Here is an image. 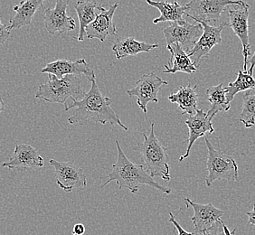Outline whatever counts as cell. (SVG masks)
Wrapping results in <instances>:
<instances>
[{"mask_svg": "<svg viewBox=\"0 0 255 235\" xmlns=\"http://www.w3.org/2000/svg\"><path fill=\"white\" fill-rule=\"evenodd\" d=\"M91 83L92 87L88 93H85L84 98L74 100L71 105L64 108L66 112L70 109H74V113L68 118V123L71 125L83 121H94L103 125L110 123L113 126L119 125L126 131L128 130V127L122 122L118 114L112 108L113 100L101 93L96 79Z\"/></svg>", "mask_w": 255, "mask_h": 235, "instance_id": "cell-1", "label": "cell"}, {"mask_svg": "<svg viewBox=\"0 0 255 235\" xmlns=\"http://www.w3.org/2000/svg\"><path fill=\"white\" fill-rule=\"evenodd\" d=\"M116 145L118 151L117 160L113 165V171L108 174V180L103 184L102 188L107 186L109 183L115 181L118 185L119 189L127 188L133 194L137 193L142 185L151 186L164 193L165 195L171 194V189L155 181L148 175L142 165H137L130 161L123 152L118 140H116Z\"/></svg>", "mask_w": 255, "mask_h": 235, "instance_id": "cell-2", "label": "cell"}, {"mask_svg": "<svg viewBox=\"0 0 255 235\" xmlns=\"http://www.w3.org/2000/svg\"><path fill=\"white\" fill-rule=\"evenodd\" d=\"M143 140L137 143L134 150L138 152L141 157V161L144 168L151 177L158 176L164 181H170L171 176L169 171V157L167 150L162 144L156 134L155 125L151 123L149 135L142 133Z\"/></svg>", "mask_w": 255, "mask_h": 235, "instance_id": "cell-3", "label": "cell"}, {"mask_svg": "<svg viewBox=\"0 0 255 235\" xmlns=\"http://www.w3.org/2000/svg\"><path fill=\"white\" fill-rule=\"evenodd\" d=\"M83 78L81 75H66L64 78L57 79L48 74V81L40 84L35 98L51 103L64 104L67 106L66 101L71 99L82 100L85 95L83 86Z\"/></svg>", "mask_w": 255, "mask_h": 235, "instance_id": "cell-4", "label": "cell"}, {"mask_svg": "<svg viewBox=\"0 0 255 235\" xmlns=\"http://www.w3.org/2000/svg\"><path fill=\"white\" fill-rule=\"evenodd\" d=\"M205 142L207 147L206 168L208 171L206 177V186L210 187L214 182L219 179L237 181L238 166L236 160L225 152L215 148L206 136Z\"/></svg>", "mask_w": 255, "mask_h": 235, "instance_id": "cell-5", "label": "cell"}, {"mask_svg": "<svg viewBox=\"0 0 255 235\" xmlns=\"http://www.w3.org/2000/svg\"><path fill=\"white\" fill-rule=\"evenodd\" d=\"M244 1L232 0H192L185 5L186 15L196 22H216L222 13L231 5H240Z\"/></svg>", "mask_w": 255, "mask_h": 235, "instance_id": "cell-6", "label": "cell"}, {"mask_svg": "<svg viewBox=\"0 0 255 235\" xmlns=\"http://www.w3.org/2000/svg\"><path fill=\"white\" fill-rule=\"evenodd\" d=\"M163 85H168V83L155 74V72L143 74L136 82L135 87L128 90V96L136 97L138 107L147 114L148 103H158L157 95Z\"/></svg>", "mask_w": 255, "mask_h": 235, "instance_id": "cell-7", "label": "cell"}, {"mask_svg": "<svg viewBox=\"0 0 255 235\" xmlns=\"http://www.w3.org/2000/svg\"><path fill=\"white\" fill-rule=\"evenodd\" d=\"M236 8H228L229 22L228 25L234 30L236 36L240 39L243 46V55H244V69L245 73L248 72L247 64L248 58L251 54L250 36H249V8L250 5L246 2L242 5H236Z\"/></svg>", "mask_w": 255, "mask_h": 235, "instance_id": "cell-8", "label": "cell"}, {"mask_svg": "<svg viewBox=\"0 0 255 235\" xmlns=\"http://www.w3.org/2000/svg\"><path fill=\"white\" fill-rule=\"evenodd\" d=\"M49 164L54 167L56 183L64 191L70 193L74 188H84L87 179L84 169L74 162H61L50 159Z\"/></svg>", "mask_w": 255, "mask_h": 235, "instance_id": "cell-9", "label": "cell"}, {"mask_svg": "<svg viewBox=\"0 0 255 235\" xmlns=\"http://www.w3.org/2000/svg\"><path fill=\"white\" fill-rule=\"evenodd\" d=\"M203 34L200 24L191 25L187 22L184 25L171 23L163 30V34L167 42V46L178 44L187 54L191 51Z\"/></svg>", "mask_w": 255, "mask_h": 235, "instance_id": "cell-10", "label": "cell"}, {"mask_svg": "<svg viewBox=\"0 0 255 235\" xmlns=\"http://www.w3.org/2000/svg\"><path fill=\"white\" fill-rule=\"evenodd\" d=\"M203 27V34L201 37L195 44L194 48L187 54L188 57L191 59L193 64L196 68L199 65L201 59L205 56H209L210 51L214 46L222 43V32L226 26H228L227 22L222 23L218 26H212L205 22H197Z\"/></svg>", "mask_w": 255, "mask_h": 235, "instance_id": "cell-11", "label": "cell"}, {"mask_svg": "<svg viewBox=\"0 0 255 235\" xmlns=\"http://www.w3.org/2000/svg\"><path fill=\"white\" fill-rule=\"evenodd\" d=\"M68 5V0H57L54 7L44 10V27L50 34H64L75 29V21L66 13Z\"/></svg>", "mask_w": 255, "mask_h": 235, "instance_id": "cell-12", "label": "cell"}, {"mask_svg": "<svg viewBox=\"0 0 255 235\" xmlns=\"http://www.w3.org/2000/svg\"><path fill=\"white\" fill-rule=\"evenodd\" d=\"M42 74L54 75L57 79L64 78L66 75H84L92 82L96 79L94 70L90 68L85 59H78L77 61L72 60H57L46 64L44 68L41 70Z\"/></svg>", "mask_w": 255, "mask_h": 235, "instance_id": "cell-13", "label": "cell"}, {"mask_svg": "<svg viewBox=\"0 0 255 235\" xmlns=\"http://www.w3.org/2000/svg\"><path fill=\"white\" fill-rule=\"evenodd\" d=\"M119 6V3L111 5L108 9L103 8L99 5L98 9L101 13L96 15L94 22L85 28V34L88 39H98L103 43L109 35H115L117 34V29L113 21V16L115 11Z\"/></svg>", "mask_w": 255, "mask_h": 235, "instance_id": "cell-14", "label": "cell"}, {"mask_svg": "<svg viewBox=\"0 0 255 235\" xmlns=\"http://www.w3.org/2000/svg\"><path fill=\"white\" fill-rule=\"evenodd\" d=\"M185 202L187 207L190 205L195 213L191 220L196 235H203L205 232L211 229L218 221L222 220V216H224V212L212 204L201 205L191 201L188 198H185Z\"/></svg>", "mask_w": 255, "mask_h": 235, "instance_id": "cell-15", "label": "cell"}, {"mask_svg": "<svg viewBox=\"0 0 255 235\" xmlns=\"http://www.w3.org/2000/svg\"><path fill=\"white\" fill-rule=\"evenodd\" d=\"M213 118L207 115L202 109H197L196 114L193 116H188L185 120V124L187 125L189 130V136L187 138V150L186 153L180 157L179 162L185 160L190 154L192 147L194 143L201 137H206V134H212L215 131V128L212 124Z\"/></svg>", "mask_w": 255, "mask_h": 235, "instance_id": "cell-16", "label": "cell"}, {"mask_svg": "<svg viewBox=\"0 0 255 235\" xmlns=\"http://www.w3.org/2000/svg\"><path fill=\"white\" fill-rule=\"evenodd\" d=\"M44 158L34 147L27 144H18L8 161L1 166L9 169L15 168H39L44 167Z\"/></svg>", "mask_w": 255, "mask_h": 235, "instance_id": "cell-17", "label": "cell"}, {"mask_svg": "<svg viewBox=\"0 0 255 235\" xmlns=\"http://www.w3.org/2000/svg\"><path fill=\"white\" fill-rule=\"evenodd\" d=\"M196 89L197 85L191 86L190 84H187V86H180L176 92L168 96V100L170 103L177 104L182 114L193 116L196 114L199 102Z\"/></svg>", "mask_w": 255, "mask_h": 235, "instance_id": "cell-18", "label": "cell"}, {"mask_svg": "<svg viewBox=\"0 0 255 235\" xmlns=\"http://www.w3.org/2000/svg\"><path fill=\"white\" fill-rule=\"evenodd\" d=\"M147 3L153 7H156L160 15L153 20V24H158L161 22L177 23L178 25H184L187 20L183 18V15L186 13L185 5H181L177 1L167 2V1H153L147 0Z\"/></svg>", "mask_w": 255, "mask_h": 235, "instance_id": "cell-19", "label": "cell"}, {"mask_svg": "<svg viewBox=\"0 0 255 235\" xmlns=\"http://www.w3.org/2000/svg\"><path fill=\"white\" fill-rule=\"evenodd\" d=\"M167 49L170 52L171 57L168 64L164 65V74H174L180 72L188 74L196 73L197 68L179 44H172L167 46Z\"/></svg>", "mask_w": 255, "mask_h": 235, "instance_id": "cell-20", "label": "cell"}, {"mask_svg": "<svg viewBox=\"0 0 255 235\" xmlns=\"http://www.w3.org/2000/svg\"><path fill=\"white\" fill-rule=\"evenodd\" d=\"M43 0L21 1L18 5L14 6L15 15L9 20V29H19L32 23L34 15L40 7L43 6Z\"/></svg>", "mask_w": 255, "mask_h": 235, "instance_id": "cell-21", "label": "cell"}, {"mask_svg": "<svg viewBox=\"0 0 255 235\" xmlns=\"http://www.w3.org/2000/svg\"><path fill=\"white\" fill-rule=\"evenodd\" d=\"M158 47L157 44H147L139 42L132 37L119 39L113 44V51L118 60L127 56H135L141 53H149Z\"/></svg>", "mask_w": 255, "mask_h": 235, "instance_id": "cell-22", "label": "cell"}, {"mask_svg": "<svg viewBox=\"0 0 255 235\" xmlns=\"http://www.w3.org/2000/svg\"><path fill=\"white\" fill-rule=\"evenodd\" d=\"M206 96L208 102L211 103V108L207 112V115L214 118L217 113H226L230 110V103L226 98V87L220 84L206 89Z\"/></svg>", "mask_w": 255, "mask_h": 235, "instance_id": "cell-23", "label": "cell"}, {"mask_svg": "<svg viewBox=\"0 0 255 235\" xmlns=\"http://www.w3.org/2000/svg\"><path fill=\"white\" fill-rule=\"evenodd\" d=\"M98 3L94 1H77L74 4V8L78 15L80 24V29L77 37V40L80 42L84 40L85 28L95 19V9H98Z\"/></svg>", "mask_w": 255, "mask_h": 235, "instance_id": "cell-24", "label": "cell"}, {"mask_svg": "<svg viewBox=\"0 0 255 235\" xmlns=\"http://www.w3.org/2000/svg\"><path fill=\"white\" fill-rule=\"evenodd\" d=\"M255 89V79L254 75L248 72L245 73L238 71L236 82L230 83L226 87V98L228 103H231L236 94L240 92H250V90Z\"/></svg>", "mask_w": 255, "mask_h": 235, "instance_id": "cell-25", "label": "cell"}, {"mask_svg": "<svg viewBox=\"0 0 255 235\" xmlns=\"http://www.w3.org/2000/svg\"><path fill=\"white\" fill-rule=\"evenodd\" d=\"M238 120L250 128L255 125V94L246 92L243 98V106Z\"/></svg>", "mask_w": 255, "mask_h": 235, "instance_id": "cell-26", "label": "cell"}, {"mask_svg": "<svg viewBox=\"0 0 255 235\" xmlns=\"http://www.w3.org/2000/svg\"><path fill=\"white\" fill-rule=\"evenodd\" d=\"M203 235H226L224 231V222L218 221L211 229L205 232Z\"/></svg>", "mask_w": 255, "mask_h": 235, "instance_id": "cell-27", "label": "cell"}, {"mask_svg": "<svg viewBox=\"0 0 255 235\" xmlns=\"http://www.w3.org/2000/svg\"><path fill=\"white\" fill-rule=\"evenodd\" d=\"M169 222L171 223L172 225H174L175 226V231H174V234L177 235H196L195 233H187V231L184 230L182 228L180 225L178 224V222L176 221L174 216L172 215V213H169Z\"/></svg>", "mask_w": 255, "mask_h": 235, "instance_id": "cell-28", "label": "cell"}, {"mask_svg": "<svg viewBox=\"0 0 255 235\" xmlns=\"http://www.w3.org/2000/svg\"><path fill=\"white\" fill-rule=\"evenodd\" d=\"M11 30L9 29V26L4 25L0 18V44H3L7 41L9 38Z\"/></svg>", "mask_w": 255, "mask_h": 235, "instance_id": "cell-29", "label": "cell"}, {"mask_svg": "<svg viewBox=\"0 0 255 235\" xmlns=\"http://www.w3.org/2000/svg\"><path fill=\"white\" fill-rule=\"evenodd\" d=\"M73 233H74V235H83L85 233V227L82 224H77L74 226Z\"/></svg>", "mask_w": 255, "mask_h": 235, "instance_id": "cell-30", "label": "cell"}, {"mask_svg": "<svg viewBox=\"0 0 255 235\" xmlns=\"http://www.w3.org/2000/svg\"><path fill=\"white\" fill-rule=\"evenodd\" d=\"M246 215L249 217L248 224L251 226H255V204L254 205V208L251 212H247Z\"/></svg>", "mask_w": 255, "mask_h": 235, "instance_id": "cell-31", "label": "cell"}, {"mask_svg": "<svg viewBox=\"0 0 255 235\" xmlns=\"http://www.w3.org/2000/svg\"><path fill=\"white\" fill-rule=\"evenodd\" d=\"M248 63H250L251 64V67L250 69L248 70V73L250 74H254V69H255V54L252 55V57L248 60Z\"/></svg>", "mask_w": 255, "mask_h": 235, "instance_id": "cell-32", "label": "cell"}, {"mask_svg": "<svg viewBox=\"0 0 255 235\" xmlns=\"http://www.w3.org/2000/svg\"><path fill=\"white\" fill-rule=\"evenodd\" d=\"M224 231H225V234H226V235H236V228H235L234 230L231 232V231L228 229V227L226 226V224H225V223H224Z\"/></svg>", "mask_w": 255, "mask_h": 235, "instance_id": "cell-33", "label": "cell"}, {"mask_svg": "<svg viewBox=\"0 0 255 235\" xmlns=\"http://www.w3.org/2000/svg\"><path fill=\"white\" fill-rule=\"evenodd\" d=\"M5 110V103L3 102V100L0 98V113H2Z\"/></svg>", "mask_w": 255, "mask_h": 235, "instance_id": "cell-34", "label": "cell"}, {"mask_svg": "<svg viewBox=\"0 0 255 235\" xmlns=\"http://www.w3.org/2000/svg\"></svg>", "mask_w": 255, "mask_h": 235, "instance_id": "cell-35", "label": "cell"}]
</instances>
